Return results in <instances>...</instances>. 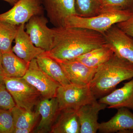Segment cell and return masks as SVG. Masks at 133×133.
I'll list each match as a JSON object with an SVG mask.
<instances>
[{
    "label": "cell",
    "mask_w": 133,
    "mask_h": 133,
    "mask_svg": "<svg viewBox=\"0 0 133 133\" xmlns=\"http://www.w3.org/2000/svg\"><path fill=\"white\" fill-rule=\"evenodd\" d=\"M15 130L11 110L0 107V133H14Z\"/></svg>",
    "instance_id": "obj_25"
},
{
    "label": "cell",
    "mask_w": 133,
    "mask_h": 133,
    "mask_svg": "<svg viewBox=\"0 0 133 133\" xmlns=\"http://www.w3.org/2000/svg\"><path fill=\"white\" fill-rule=\"evenodd\" d=\"M78 16L88 17L101 14V0H75Z\"/></svg>",
    "instance_id": "obj_23"
},
{
    "label": "cell",
    "mask_w": 133,
    "mask_h": 133,
    "mask_svg": "<svg viewBox=\"0 0 133 133\" xmlns=\"http://www.w3.org/2000/svg\"><path fill=\"white\" fill-rule=\"evenodd\" d=\"M133 13V10H116L90 17L72 15L65 19L64 26L88 29L103 34L115 24L127 20Z\"/></svg>",
    "instance_id": "obj_3"
},
{
    "label": "cell",
    "mask_w": 133,
    "mask_h": 133,
    "mask_svg": "<svg viewBox=\"0 0 133 133\" xmlns=\"http://www.w3.org/2000/svg\"><path fill=\"white\" fill-rule=\"evenodd\" d=\"M80 129L77 110L64 109L60 111L50 133H80Z\"/></svg>",
    "instance_id": "obj_17"
},
{
    "label": "cell",
    "mask_w": 133,
    "mask_h": 133,
    "mask_svg": "<svg viewBox=\"0 0 133 133\" xmlns=\"http://www.w3.org/2000/svg\"><path fill=\"white\" fill-rule=\"evenodd\" d=\"M33 131L30 129H15L14 133H30Z\"/></svg>",
    "instance_id": "obj_28"
},
{
    "label": "cell",
    "mask_w": 133,
    "mask_h": 133,
    "mask_svg": "<svg viewBox=\"0 0 133 133\" xmlns=\"http://www.w3.org/2000/svg\"><path fill=\"white\" fill-rule=\"evenodd\" d=\"M36 59L38 66L43 71L60 85L64 86L70 84L59 64L47 55L45 51Z\"/></svg>",
    "instance_id": "obj_19"
},
{
    "label": "cell",
    "mask_w": 133,
    "mask_h": 133,
    "mask_svg": "<svg viewBox=\"0 0 133 133\" xmlns=\"http://www.w3.org/2000/svg\"><path fill=\"white\" fill-rule=\"evenodd\" d=\"M56 97L60 110H77L82 106L97 100L89 85H79L71 83L60 85L57 88Z\"/></svg>",
    "instance_id": "obj_4"
},
{
    "label": "cell",
    "mask_w": 133,
    "mask_h": 133,
    "mask_svg": "<svg viewBox=\"0 0 133 133\" xmlns=\"http://www.w3.org/2000/svg\"><path fill=\"white\" fill-rule=\"evenodd\" d=\"M2 1H4L9 3L10 5L11 6H14L18 1V0H2Z\"/></svg>",
    "instance_id": "obj_30"
},
{
    "label": "cell",
    "mask_w": 133,
    "mask_h": 133,
    "mask_svg": "<svg viewBox=\"0 0 133 133\" xmlns=\"http://www.w3.org/2000/svg\"><path fill=\"white\" fill-rule=\"evenodd\" d=\"M98 101L107 105L109 109L125 108L133 111V78L121 88L99 98Z\"/></svg>",
    "instance_id": "obj_16"
},
{
    "label": "cell",
    "mask_w": 133,
    "mask_h": 133,
    "mask_svg": "<svg viewBox=\"0 0 133 133\" xmlns=\"http://www.w3.org/2000/svg\"><path fill=\"white\" fill-rule=\"evenodd\" d=\"M114 54L133 64V37L115 24L103 34Z\"/></svg>",
    "instance_id": "obj_9"
},
{
    "label": "cell",
    "mask_w": 133,
    "mask_h": 133,
    "mask_svg": "<svg viewBox=\"0 0 133 133\" xmlns=\"http://www.w3.org/2000/svg\"><path fill=\"white\" fill-rule=\"evenodd\" d=\"M55 60L62 67L70 83L77 85L90 84L98 68L88 67L75 60Z\"/></svg>",
    "instance_id": "obj_11"
},
{
    "label": "cell",
    "mask_w": 133,
    "mask_h": 133,
    "mask_svg": "<svg viewBox=\"0 0 133 133\" xmlns=\"http://www.w3.org/2000/svg\"><path fill=\"white\" fill-rule=\"evenodd\" d=\"M113 117L99 124V132L133 133V114L125 108H118Z\"/></svg>",
    "instance_id": "obj_14"
},
{
    "label": "cell",
    "mask_w": 133,
    "mask_h": 133,
    "mask_svg": "<svg viewBox=\"0 0 133 133\" xmlns=\"http://www.w3.org/2000/svg\"><path fill=\"white\" fill-rule=\"evenodd\" d=\"M107 105L96 100L82 106L77 110L80 122V133H96L98 131V114Z\"/></svg>",
    "instance_id": "obj_13"
},
{
    "label": "cell",
    "mask_w": 133,
    "mask_h": 133,
    "mask_svg": "<svg viewBox=\"0 0 133 133\" xmlns=\"http://www.w3.org/2000/svg\"><path fill=\"white\" fill-rule=\"evenodd\" d=\"M29 63L18 57L13 52L2 53V68L4 77H23L26 74Z\"/></svg>",
    "instance_id": "obj_18"
},
{
    "label": "cell",
    "mask_w": 133,
    "mask_h": 133,
    "mask_svg": "<svg viewBox=\"0 0 133 133\" xmlns=\"http://www.w3.org/2000/svg\"><path fill=\"white\" fill-rule=\"evenodd\" d=\"M10 110L14 118L15 129H26L33 131L40 116L38 112L16 105Z\"/></svg>",
    "instance_id": "obj_21"
},
{
    "label": "cell",
    "mask_w": 133,
    "mask_h": 133,
    "mask_svg": "<svg viewBox=\"0 0 133 133\" xmlns=\"http://www.w3.org/2000/svg\"><path fill=\"white\" fill-rule=\"evenodd\" d=\"M16 105L14 100L7 89L3 77L0 78V107L12 109Z\"/></svg>",
    "instance_id": "obj_26"
},
{
    "label": "cell",
    "mask_w": 133,
    "mask_h": 133,
    "mask_svg": "<svg viewBox=\"0 0 133 133\" xmlns=\"http://www.w3.org/2000/svg\"><path fill=\"white\" fill-rule=\"evenodd\" d=\"M3 77L4 75L2 68V53L0 51V78Z\"/></svg>",
    "instance_id": "obj_29"
},
{
    "label": "cell",
    "mask_w": 133,
    "mask_h": 133,
    "mask_svg": "<svg viewBox=\"0 0 133 133\" xmlns=\"http://www.w3.org/2000/svg\"><path fill=\"white\" fill-rule=\"evenodd\" d=\"M50 22L55 27L64 26L68 17L78 15L75 0H41Z\"/></svg>",
    "instance_id": "obj_10"
},
{
    "label": "cell",
    "mask_w": 133,
    "mask_h": 133,
    "mask_svg": "<svg viewBox=\"0 0 133 133\" xmlns=\"http://www.w3.org/2000/svg\"><path fill=\"white\" fill-rule=\"evenodd\" d=\"M133 78V64L114 54L98 68L90 88L97 99L109 94L120 83Z\"/></svg>",
    "instance_id": "obj_2"
},
{
    "label": "cell",
    "mask_w": 133,
    "mask_h": 133,
    "mask_svg": "<svg viewBox=\"0 0 133 133\" xmlns=\"http://www.w3.org/2000/svg\"><path fill=\"white\" fill-rule=\"evenodd\" d=\"M18 26L0 21V51L2 53L12 51V43L16 36Z\"/></svg>",
    "instance_id": "obj_22"
},
{
    "label": "cell",
    "mask_w": 133,
    "mask_h": 133,
    "mask_svg": "<svg viewBox=\"0 0 133 133\" xmlns=\"http://www.w3.org/2000/svg\"><path fill=\"white\" fill-rule=\"evenodd\" d=\"M25 24L18 26L15 39V44L12 48V51L18 57L30 63L45 51L33 44L25 30Z\"/></svg>",
    "instance_id": "obj_15"
},
{
    "label": "cell",
    "mask_w": 133,
    "mask_h": 133,
    "mask_svg": "<svg viewBox=\"0 0 133 133\" xmlns=\"http://www.w3.org/2000/svg\"><path fill=\"white\" fill-rule=\"evenodd\" d=\"M48 18L44 15L32 17L25 25L26 33L36 47L45 51L51 49L53 44L54 33L47 24Z\"/></svg>",
    "instance_id": "obj_7"
},
{
    "label": "cell",
    "mask_w": 133,
    "mask_h": 133,
    "mask_svg": "<svg viewBox=\"0 0 133 133\" xmlns=\"http://www.w3.org/2000/svg\"><path fill=\"white\" fill-rule=\"evenodd\" d=\"M44 11L41 0H18L11 9L0 14V21L19 26L32 17L44 15Z\"/></svg>",
    "instance_id": "obj_6"
},
{
    "label": "cell",
    "mask_w": 133,
    "mask_h": 133,
    "mask_svg": "<svg viewBox=\"0 0 133 133\" xmlns=\"http://www.w3.org/2000/svg\"><path fill=\"white\" fill-rule=\"evenodd\" d=\"M36 111L41 115V119L34 132L50 133L61 111L57 98H42L37 105Z\"/></svg>",
    "instance_id": "obj_12"
},
{
    "label": "cell",
    "mask_w": 133,
    "mask_h": 133,
    "mask_svg": "<svg viewBox=\"0 0 133 133\" xmlns=\"http://www.w3.org/2000/svg\"><path fill=\"white\" fill-rule=\"evenodd\" d=\"M23 78L35 87L44 98L55 97L57 88L61 85L43 71L38 66L36 58L30 62Z\"/></svg>",
    "instance_id": "obj_8"
},
{
    "label": "cell",
    "mask_w": 133,
    "mask_h": 133,
    "mask_svg": "<svg viewBox=\"0 0 133 133\" xmlns=\"http://www.w3.org/2000/svg\"><path fill=\"white\" fill-rule=\"evenodd\" d=\"M52 29V48L45 52L55 59L71 60L107 44L103 34L91 30L65 26Z\"/></svg>",
    "instance_id": "obj_1"
},
{
    "label": "cell",
    "mask_w": 133,
    "mask_h": 133,
    "mask_svg": "<svg viewBox=\"0 0 133 133\" xmlns=\"http://www.w3.org/2000/svg\"><path fill=\"white\" fill-rule=\"evenodd\" d=\"M116 25L126 34L133 37V13L127 20L117 23Z\"/></svg>",
    "instance_id": "obj_27"
},
{
    "label": "cell",
    "mask_w": 133,
    "mask_h": 133,
    "mask_svg": "<svg viewBox=\"0 0 133 133\" xmlns=\"http://www.w3.org/2000/svg\"><path fill=\"white\" fill-rule=\"evenodd\" d=\"M114 53L107 44L91 50L72 60L91 68H98L111 58Z\"/></svg>",
    "instance_id": "obj_20"
},
{
    "label": "cell",
    "mask_w": 133,
    "mask_h": 133,
    "mask_svg": "<svg viewBox=\"0 0 133 133\" xmlns=\"http://www.w3.org/2000/svg\"><path fill=\"white\" fill-rule=\"evenodd\" d=\"M5 85L16 106L33 110L41 99L40 93L23 77H3Z\"/></svg>",
    "instance_id": "obj_5"
},
{
    "label": "cell",
    "mask_w": 133,
    "mask_h": 133,
    "mask_svg": "<svg viewBox=\"0 0 133 133\" xmlns=\"http://www.w3.org/2000/svg\"><path fill=\"white\" fill-rule=\"evenodd\" d=\"M101 13L109 10H133V0H101Z\"/></svg>",
    "instance_id": "obj_24"
}]
</instances>
